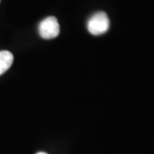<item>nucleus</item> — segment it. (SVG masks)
Listing matches in <instances>:
<instances>
[{
	"instance_id": "4",
	"label": "nucleus",
	"mask_w": 154,
	"mask_h": 154,
	"mask_svg": "<svg viewBox=\"0 0 154 154\" xmlns=\"http://www.w3.org/2000/svg\"><path fill=\"white\" fill-rule=\"evenodd\" d=\"M36 154H47L46 152H38V153Z\"/></svg>"
},
{
	"instance_id": "1",
	"label": "nucleus",
	"mask_w": 154,
	"mask_h": 154,
	"mask_svg": "<svg viewBox=\"0 0 154 154\" xmlns=\"http://www.w3.org/2000/svg\"><path fill=\"white\" fill-rule=\"evenodd\" d=\"M110 20L105 12H97L90 17L88 22V29L93 35H101L108 31Z\"/></svg>"
},
{
	"instance_id": "3",
	"label": "nucleus",
	"mask_w": 154,
	"mask_h": 154,
	"mask_svg": "<svg viewBox=\"0 0 154 154\" xmlns=\"http://www.w3.org/2000/svg\"><path fill=\"white\" fill-rule=\"evenodd\" d=\"M14 61L13 54L9 51H0V75L5 73L12 65Z\"/></svg>"
},
{
	"instance_id": "5",
	"label": "nucleus",
	"mask_w": 154,
	"mask_h": 154,
	"mask_svg": "<svg viewBox=\"0 0 154 154\" xmlns=\"http://www.w3.org/2000/svg\"><path fill=\"white\" fill-rule=\"evenodd\" d=\"M0 1H1V0H0Z\"/></svg>"
},
{
	"instance_id": "2",
	"label": "nucleus",
	"mask_w": 154,
	"mask_h": 154,
	"mask_svg": "<svg viewBox=\"0 0 154 154\" xmlns=\"http://www.w3.org/2000/svg\"><path fill=\"white\" fill-rule=\"evenodd\" d=\"M60 27L57 19L54 17H48L41 21L38 25V33L41 38L51 39L58 36Z\"/></svg>"
}]
</instances>
